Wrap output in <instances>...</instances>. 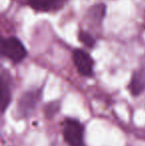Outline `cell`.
<instances>
[{
	"label": "cell",
	"instance_id": "6da1fadb",
	"mask_svg": "<svg viewBox=\"0 0 145 146\" xmlns=\"http://www.w3.org/2000/svg\"><path fill=\"white\" fill-rule=\"evenodd\" d=\"M1 55L17 64L27 56V50L22 42L16 37H7L1 40Z\"/></svg>",
	"mask_w": 145,
	"mask_h": 146
},
{
	"label": "cell",
	"instance_id": "7a4b0ae2",
	"mask_svg": "<svg viewBox=\"0 0 145 146\" xmlns=\"http://www.w3.org/2000/svg\"><path fill=\"white\" fill-rule=\"evenodd\" d=\"M63 135L69 146H85L83 126L77 119L66 118L63 121Z\"/></svg>",
	"mask_w": 145,
	"mask_h": 146
},
{
	"label": "cell",
	"instance_id": "3957f363",
	"mask_svg": "<svg viewBox=\"0 0 145 146\" xmlns=\"http://www.w3.org/2000/svg\"><path fill=\"white\" fill-rule=\"evenodd\" d=\"M41 98L40 90H31L24 92L20 98L17 106V113L19 116L27 117L35 110L37 104Z\"/></svg>",
	"mask_w": 145,
	"mask_h": 146
},
{
	"label": "cell",
	"instance_id": "277c9868",
	"mask_svg": "<svg viewBox=\"0 0 145 146\" xmlns=\"http://www.w3.org/2000/svg\"><path fill=\"white\" fill-rule=\"evenodd\" d=\"M73 60L81 75L85 77H91L93 75V61L87 52L75 50L73 54Z\"/></svg>",
	"mask_w": 145,
	"mask_h": 146
},
{
	"label": "cell",
	"instance_id": "5b68a950",
	"mask_svg": "<svg viewBox=\"0 0 145 146\" xmlns=\"http://www.w3.org/2000/svg\"><path fill=\"white\" fill-rule=\"evenodd\" d=\"M67 0H28V4L33 9L41 12H49L58 10Z\"/></svg>",
	"mask_w": 145,
	"mask_h": 146
},
{
	"label": "cell",
	"instance_id": "8992f818",
	"mask_svg": "<svg viewBox=\"0 0 145 146\" xmlns=\"http://www.w3.org/2000/svg\"><path fill=\"white\" fill-rule=\"evenodd\" d=\"M129 90L132 96H139L145 90V68H140L133 73L129 84Z\"/></svg>",
	"mask_w": 145,
	"mask_h": 146
},
{
	"label": "cell",
	"instance_id": "52a82bcc",
	"mask_svg": "<svg viewBox=\"0 0 145 146\" xmlns=\"http://www.w3.org/2000/svg\"><path fill=\"white\" fill-rule=\"evenodd\" d=\"M11 102V88L8 80H6L5 76L1 77V110L2 112L6 110Z\"/></svg>",
	"mask_w": 145,
	"mask_h": 146
},
{
	"label": "cell",
	"instance_id": "ba28073f",
	"mask_svg": "<svg viewBox=\"0 0 145 146\" xmlns=\"http://www.w3.org/2000/svg\"><path fill=\"white\" fill-rule=\"evenodd\" d=\"M105 11H107V8H105V4H97V5H95L91 8V10H89V16L95 21L99 22L105 17Z\"/></svg>",
	"mask_w": 145,
	"mask_h": 146
},
{
	"label": "cell",
	"instance_id": "9c48e42d",
	"mask_svg": "<svg viewBox=\"0 0 145 146\" xmlns=\"http://www.w3.org/2000/svg\"><path fill=\"white\" fill-rule=\"evenodd\" d=\"M79 39L85 46H87V48H93L95 45V40L93 39V37L89 34V32L85 31H79Z\"/></svg>",
	"mask_w": 145,
	"mask_h": 146
},
{
	"label": "cell",
	"instance_id": "30bf717a",
	"mask_svg": "<svg viewBox=\"0 0 145 146\" xmlns=\"http://www.w3.org/2000/svg\"><path fill=\"white\" fill-rule=\"evenodd\" d=\"M60 110V102H49L48 104L45 106L44 111H45V115L48 118H51L57 113V112Z\"/></svg>",
	"mask_w": 145,
	"mask_h": 146
}]
</instances>
